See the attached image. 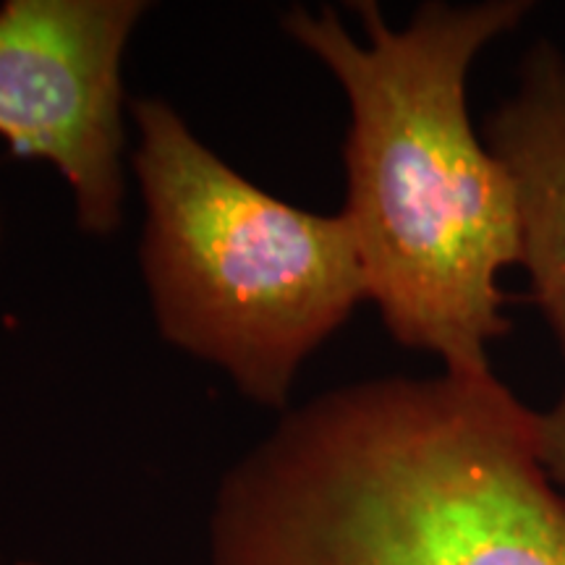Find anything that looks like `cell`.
<instances>
[{"instance_id":"6da1fadb","label":"cell","mask_w":565,"mask_h":565,"mask_svg":"<svg viewBox=\"0 0 565 565\" xmlns=\"http://www.w3.org/2000/svg\"><path fill=\"white\" fill-rule=\"evenodd\" d=\"M207 563L565 565V498L492 372L366 380L282 412L225 471Z\"/></svg>"},{"instance_id":"7a4b0ae2","label":"cell","mask_w":565,"mask_h":565,"mask_svg":"<svg viewBox=\"0 0 565 565\" xmlns=\"http://www.w3.org/2000/svg\"><path fill=\"white\" fill-rule=\"evenodd\" d=\"M351 9L366 42L333 6H291L280 26L349 103L343 217L366 299L404 349L433 353L448 374H490L487 345L511 328L498 278L521 265V244L511 179L475 134L466 79L532 3L433 0L398 30L372 0Z\"/></svg>"},{"instance_id":"3957f363","label":"cell","mask_w":565,"mask_h":565,"mask_svg":"<svg viewBox=\"0 0 565 565\" xmlns=\"http://www.w3.org/2000/svg\"><path fill=\"white\" fill-rule=\"evenodd\" d=\"M129 110L145 200L139 263L158 333L257 406L288 412L301 364L366 299L349 221L267 194L171 103L139 97Z\"/></svg>"},{"instance_id":"277c9868","label":"cell","mask_w":565,"mask_h":565,"mask_svg":"<svg viewBox=\"0 0 565 565\" xmlns=\"http://www.w3.org/2000/svg\"><path fill=\"white\" fill-rule=\"evenodd\" d=\"M147 9L145 0L0 6V139L13 158L61 173L89 236L124 223V55Z\"/></svg>"},{"instance_id":"5b68a950","label":"cell","mask_w":565,"mask_h":565,"mask_svg":"<svg viewBox=\"0 0 565 565\" xmlns=\"http://www.w3.org/2000/svg\"><path fill=\"white\" fill-rule=\"evenodd\" d=\"M487 147L511 179L521 265L565 353V58L536 47L511 100L487 121Z\"/></svg>"},{"instance_id":"8992f818","label":"cell","mask_w":565,"mask_h":565,"mask_svg":"<svg viewBox=\"0 0 565 565\" xmlns=\"http://www.w3.org/2000/svg\"><path fill=\"white\" fill-rule=\"evenodd\" d=\"M536 422H540L542 461L565 498V391L550 412L536 414Z\"/></svg>"},{"instance_id":"52a82bcc","label":"cell","mask_w":565,"mask_h":565,"mask_svg":"<svg viewBox=\"0 0 565 565\" xmlns=\"http://www.w3.org/2000/svg\"><path fill=\"white\" fill-rule=\"evenodd\" d=\"M17 565H45V563H40V561H19Z\"/></svg>"},{"instance_id":"ba28073f","label":"cell","mask_w":565,"mask_h":565,"mask_svg":"<svg viewBox=\"0 0 565 565\" xmlns=\"http://www.w3.org/2000/svg\"><path fill=\"white\" fill-rule=\"evenodd\" d=\"M0 565H3V563H0Z\"/></svg>"}]
</instances>
